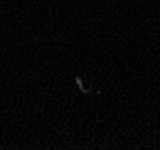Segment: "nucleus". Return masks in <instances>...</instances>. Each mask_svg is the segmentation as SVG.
<instances>
[{"label":"nucleus","instance_id":"f257e3e1","mask_svg":"<svg viewBox=\"0 0 160 150\" xmlns=\"http://www.w3.org/2000/svg\"><path fill=\"white\" fill-rule=\"evenodd\" d=\"M76 83H77L78 88L81 89V91H83V93H89V90H84V88H83V84H82V80H81V78L76 77Z\"/></svg>","mask_w":160,"mask_h":150}]
</instances>
